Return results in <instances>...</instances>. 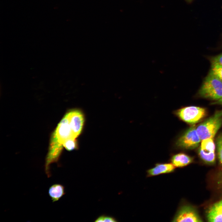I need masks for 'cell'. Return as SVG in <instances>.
Instances as JSON below:
<instances>
[{"label":"cell","mask_w":222,"mask_h":222,"mask_svg":"<svg viewBox=\"0 0 222 222\" xmlns=\"http://www.w3.org/2000/svg\"><path fill=\"white\" fill-rule=\"evenodd\" d=\"M48 194L52 202H56L64 195V187L60 184H53L49 187Z\"/></svg>","instance_id":"7c38bea8"},{"label":"cell","mask_w":222,"mask_h":222,"mask_svg":"<svg viewBox=\"0 0 222 222\" xmlns=\"http://www.w3.org/2000/svg\"><path fill=\"white\" fill-rule=\"evenodd\" d=\"M201 219L195 209L190 206H180L172 219L173 222H202Z\"/></svg>","instance_id":"8992f818"},{"label":"cell","mask_w":222,"mask_h":222,"mask_svg":"<svg viewBox=\"0 0 222 222\" xmlns=\"http://www.w3.org/2000/svg\"><path fill=\"white\" fill-rule=\"evenodd\" d=\"M207 219L210 222H222V200L210 208L207 213Z\"/></svg>","instance_id":"8fae6325"},{"label":"cell","mask_w":222,"mask_h":222,"mask_svg":"<svg viewBox=\"0 0 222 222\" xmlns=\"http://www.w3.org/2000/svg\"><path fill=\"white\" fill-rule=\"evenodd\" d=\"M73 135L77 138L80 134L84 124V118L81 112L77 110L71 111L66 113Z\"/></svg>","instance_id":"ba28073f"},{"label":"cell","mask_w":222,"mask_h":222,"mask_svg":"<svg viewBox=\"0 0 222 222\" xmlns=\"http://www.w3.org/2000/svg\"><path fill=\"white\" fill-rule=\"evenodd\" d=\"M175 168L171 162L157 163L155 164L154 167L147 170L146 177L172 173L175 171Z\"/></svg>","instance_id":"9c48e42d"},{"label":"cell","mask_w":222,"mask_h":222,"mask_svg":"<svg viewBox=\"0 0 222 222\" xmlns=\"http://www.w3.org/2000/svg\"><path fill=\"white\" fill-rule=\"evenodd\" d=\"M63 146L68 150L71 151L76 149L77 147L76 138H70L66 141L64 143Z\"/></svg>","instance_id":"5bb4252c"},{"label":"cell","mask_w":222,"mask_h":222,"mask_svg":"<svg viewBox=\"0 0 222 222\" xmlns=\"http://www.w3.org/2000/svg\"><path fill=\"white\" fill-rule=\"evenodd\" d=\"M75 138L73 134L68 119L66 114L58 124L52 134L50 144L60 146L67 140Z\"/></svg>","instance_id":"3957f363"},{"label":"cell","mask_w":222,"mask_h":222,"mask_svg":"<svg viewBox=\"0 0 222 222\" xmlns=\"http://www.w3.org/2000/svg\"><path fill=\"white\" fill-rule=\"evenodd\" d=\"M215 145L213 138L202 140L199 154L203 160L208 163H214L215 160Z\"/></svg>","instance_id":"52a82bcc"},{"label":"cell","mask_w":222,"mask_h":222,"mask_svg":"<svg viewBox=\"0 0 222 222\" xmlns=\"http://www.w3.org/2000/svg\"><path fill=\"white\" fill-rule=\"evenodd\" d=\"M216 146L218 158L222 164V134H220L217 138Z\"/></svg>","instance_id":"9a60e30c"},{"label":"cell","mask_w":222,"mask_h":222,"mask_svg":"<svg viewBox=\"0 0 222 222\" xmlns=\"http://www.w3.org/2000/svg\"><path fill=\"white\" fill-rule=\"evenodd\" d=\"M214 104H217L222 105V98L217 100L216 101L213 103Z\"/></svg>","instance_id":"ac0fdd59"},{"label":"cell","mask_w":222,"mask_h":222,"mask_svg":"<svg viewBox=\"0 0 222 222\" xmlns=\"http://www.w3.org/2000/svg\"><path fill=\"white\" fill-rule=\"evenodd\" d=\"M175 113L182 121L193 124L198 122L205 116L206 111L202 107L190 106L179 109Z\"/></svg>","instance_id":"277c9868"},{"label":"cell","mask_w":222,"mask_h":222,"mask_svg":"<svg viewBox=\"0 0 222 222\" xmlns=\"http://www.w3.org/2000/svg\"><path fill=\"white\" fill-rule=\"evenodd\" d=\"M222 125V110L216 111L212 116L196 127L201 140L213 138Z\"/></svg>","instance_id":"6da1fadb"},{"label":"cell","mask_w":222,"mask_h":222,"mask_svg":"<svg viewBox=\"0 0 222 222\" xmlns=\"http://www.w3.org/2000/svg\"><path fill=\"white\" fill-rule=\"evenodd\" d=\"M187 0V1H191V0Z\"/></svg>","instance_id":"d6986e66"},{"label":"cell","mask_w":222,"mask_h":222,"mask_svg":"<svg viewBox=\"0 0 222 222\" xmlns=\"http://www.w3.org/2000/svg\"><path fill=\"white\" fill-rule=\"evenodd\" d=\"M201 141L198 134L196 128L193 125L186 130L178 139L176 145L181 148L192 149L199 146Z\"/></svg>","instance_id":"5b68a950"},{"label":"cell","mask_w":222,"mask_h":222,"mask_svg":"<svg viewBox=\"0 0 222 222\" xmlns=\"http://www.w3.org/2000/svg\"><path fill=\"white\" fill-rule=\"evenodd\" d=\"M211 62V64H216L222 66V54L212 57Z\"/></svg>","instance_id":"2e32d148"},{"label":"cell","mask_w":222,"mask_h":222,"mask_svg":"<svg viewBox=\"0 0 222 222\" xmlns=\"http://www.w3.org/2000/svg\"><path fill=\"white\" fill-rule=\"evenodd\" d=\"M96 222H116V220L113 217L105 216H101L96 219Z\"/></svg>","instance_id":"e0dca14e"},{"label":"cell","mask_w":222,"mask_h":222,"mask_svg":"<svg viewBox=\"0 0 222 222\" xmlns=\"http://www.w3.org/2000/svg\"><path fill=\"white\" fill-rule=\"evenodd\" d=\"M210 73L222 81V66L216 64H212Z\"/></svg>","instance_id":"4fadbf2b"},{"label":"cell","mask_w":222,"mask_h":222,"mask_svg":"<svg viewBox=\"0 0 222 222\" xmlns=\"http://www.w3.org/2000/svg\"><path fill=\"white\" fill-rule=\"evenodd\" d=\"M199 93L203 97L219 100L222 98V81L209 73L203 82Z\"/></svg>","instance_id":"7a4b0ae2"},{"label":"cell","mask_w":222,"mask_h":222,"mask_svg":"<svg viewBox=\"0 0 222 222\" xmlns=\"http://www.w3.org/2000/svg\"><path fill=\"white\" fill-rule=\"evenodd\" d=\"M193 161V158L183 153L174 154L170 159L171 162L176 168L184 167L192 163Z\"/></svg>","instance_id":"30bf717a"}]
</instances>
